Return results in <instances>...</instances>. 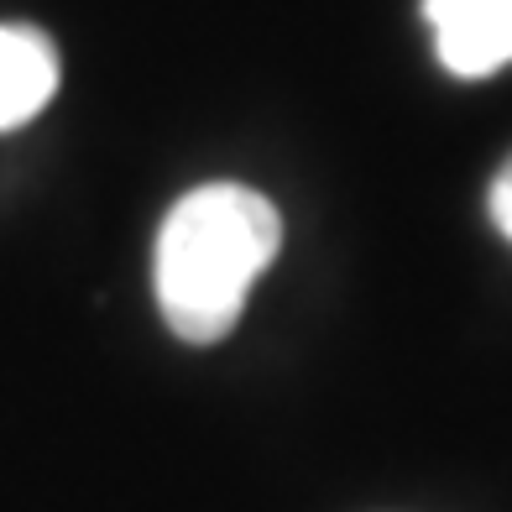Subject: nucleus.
Wrapping results in <instances>:
<instances>
[{
  "label": "nucleus",
  "mask_w": 512,
  "mask_h": 512,
  "mask_svg": "<svg viewBox=\"0 0 512 512\" xmlns=\"http://www.w3.org/2000/svg\"><path fill=\"white\" fill-rule=\"evenodd\" d=\"M492 220H497V230L512 241V162L502 168V178L492 183Z\"/></svg>",
  "instance_id": "4"
},
{
  "label": "nucleus",
  "mask_w": 512,
  "mask_h": 512,
  "mask_svg": "<svg viewBox=\"0 0 512 512\" xmlns=\"http://www.w3.org/2000/svg\"><path fill=\"white\" fill-rule=\"evenodd\" d=\"M424 21L455 79H492L512 63V0H424Z\"/></svg>",
  "instance_id": "2"
},
{
  "label": "nucleus",
  "mask_w": 512,
  "mask_h": 512,
  "mask_svg": "<svg viewBox=\"0 0 512 512\" xmlns=\"http://www.w3.org/2000/svg\"><path fill=\"white\" fill-rule=\"evenodd\" d=\"M58 95V48L37 27H0V131L27 126Z\"/></svg>",
  "instance_id": "3"
},
{
  "label": "nucleus",
  "mask_w": 512,
  "mask_h": 512,
  "mask_svg": "<svg viewBox=\"0 0 512 512\" xmlns=\"http://www.w3.org/2000/svg\"><path fill=\"white\" fill-rule=\"evenodd\" d=\"M283 246V220L246 183H204L183 194L157 236V304L189 345H215L236 330L251 283Z\"/></svg>",
  "instance_id": "1"
}]
</instances>
